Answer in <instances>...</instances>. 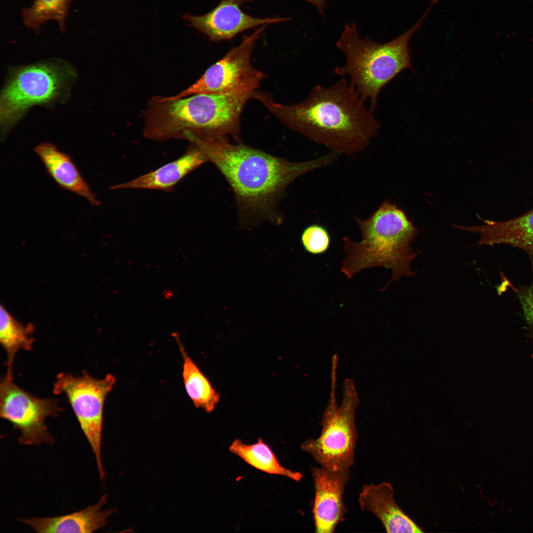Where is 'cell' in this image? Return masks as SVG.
Masks as SVG:
<instances>
[{"label":"cell","mask_w":533,"mask_h":533,"mask_svg":"<svg viewBox=\"0 0 533 533\" xmlns=\"http://www.w3.org/2000/svg\"><path fill=\"white\" fill-rule=\"evenodd\" d=\"M220 171L233 191L241 216L257 224L282 220L276 206L287 187L299 176L327 166L338 154L330 152L303 162H291L227 138L186 137Z\"/></svg>","instance_id":"cell-1"},{"label":"cell","mask_w":533,"mask_h":533,"mask_svg":"<svg viewBox=\"0 0 533 533\" xmlns=\"http://www.w3.org/2000/svg\"><path fill=\"white\" fill-rule=\"evenodd\" d=\"M253 98L292 130L338 154L363 150L381 126L343 77L329 87L315 86L300 103H278L268 93L257 91Z\"/></svg>","instance_id":"cell-2"},{"label":"cell","mask_w":533,"mask_h":533,"mask_svg":"<svg viewBox=\"0 0 533 533\" xmlns=\"http://www.w3.org/2000/svg\"><path fill=\"white\" fill-rule=\"evenodd\" d=\"M254 92L197 94L176 99L155 97L145 111L144 136L156 141L185 139L187 134L209 139L230 136L238 141L241 113Z\"/></svg>","instance_id":"cell-3"},{"label":"cell","mask_w":533,"mask_h":533,"mask_svg":"<svg viewBox=\"0 0 533 533\" xmlns=\"http://www.w3.org/2000/svg\"><path fill=\"white\" fill-rule=\"evenodd\" d=\"M353 218L359 227L361 240L359 242L344 237L343 242L345 257L341 271L350 279L367 268L384 267L392 271V277L382 291L401 277H412L413 261L419 255L411 247L418 230L404 212L388 200L367 219Z\"/></svg>","instance_id":"cell-4"},{"label":"cell","mask_w":533,"mask_h":533,"mask_svg":"<svg viewBox=\"0 0 533 533\" xmlns=\"http://www.w3.org/2000/svg\"><path fill=\"white\" fill-rule=\"evenodd\" d=\"M425 12L419 21L404 34L383 44L368 37L361 38L356 25H345L337 46L344 54L345 61L336 67L334 73L347 76L350 85L361 99L370 103V109L377 108L382 88L405 69L413 71L409 49V41L428 14Z\"/></svg>","instance_id":"cell-5"},{"label":"cell","mask_w":533,"mask_h":533,"mask_svg":"<svg viewBox=\"0 0 533 533\" xmlns=\"http://www.w3.org/2000/svg\"><path fill=\"white\" fill-rule=\"evenodd\" d=\"M76 76L70 65L55 60L11 70L0 94L1 139L32 106L66 97Z\"/></svg>","instance_id":"cell-6"},{"label":"cell","mask_w":533,"mask_h":533,"mask_svg":"<svg viewBox=\"0 0 533 533\" xmlns=\"http://www.w3.org/2000/svg\"><path fill=\"white\" fill-rule=\"evenodd\" d=\"M338 364V357L335 354L332 359L329 400L320 422L321 433L316 439H306L301 447L322 467L343 470L348 469L354 462L358 436L355 417L360 401L354 381L347 378L343 382V398L338 406L336 397Z\"/></svg>","instance_id":"cell-7"},{"label":"cell","mask_w":533,"mask_h":533,"mask_svg":"<svg viewBox=\"0 0 533 533\" xmlns=\"http://www.w3.org/2000/svg\"><path fill=\"white\" fill-rule=\"evenodd\" d=\"M115 381L111 374L100 379L83 371L79 376L59 373L53 386L55 394H63L67 398L92 449L101 480L106 476L101 457L104 406Z\"/></svg>","instance_id":"cell-8"},{"label":"cell","mask_w":533,"mask_h":533,"mask_svg":"<svg viewBox=\"0 0 533 533\" xmlns=\"http://www.w3.org/2000/svg\"><path fill=\"white\" fill-rule=\"evenodd\" d=\"M267 25L244 37L239 45L210 66L193 84L166 98L176 99L197 94L254 92L265 75L253 67L251 56L257 40Z\"/></svg>","instance_id":"cell-9"},{"label":"cell","mask_w":533,"mask_h":533,"mask_svg":"<svg viewBox=\"0 0 533 533\" xmlns=\"http://www.w3.org/2000/svg\"><path fill=\"white\" fill-rule=\"evenodd\" d=\"M64 411L54 399L36 397L18 386L13 377L5 375L0 384V416L19 430L20 444L39 446L55 440L45 424L47 417Z\"/></svg>","instance_id":"cell-10"},{"label":"cell","mask_w":533,"mask_h":533,"mask_svg":"<svg viewBox=\"0 0 533 533\" xmlns=\"http://www.w3.org/2000/svg\"><path fill=\"white\" fill-rule=\"evenodd\" d=\"M315 496L313 506L315 532L331 533L344 520L346 511L343 500L348 469L333 470L312 467Z\"/></svg>","instance_id":"cell-11"},{"label":"cell","mask_w":533,"mask_h":533,"mask_svg":"<svg viewBox=\"0 0 533 533\" xmlns=\"http://www.w3.org/2000/svg\"><path fill=\"white\" fill-rule=\"evenodd\" d=\"M247 0H220L215 8L205 15L186 14L184 17L212 41L230 39L246 30L285 21L284 18H258L246 14L240 5Z\"/></svg>","instance_id":"cell-12"},{"label":"cell","mask_w":533,"mask_h":533,"mask_svg":"<svg viewBox=\"0 0 533 533\" xmlns=\"http://www.w3.org/2000/svg\"><path fill=\"white\" fill-rule=\"evenodd\" d=\"M361 509L373 513L387 533H422L423 531L399 507L389 483L363 486L359 495Z\"/></svg>","instance_id":"cell-13"},{"label":"cell","mask_w":533,"mask_h":533,"mask_svg":"<svg viewBox=\"0 0 533 533\" xmlns=\"http://www.w3.org/2000/svg\"><path fill=\"white\" fill-rule=\"evenodd\" d=\"M107 502V495L105 494L95 504L71 514L17 520L37 533H92L106 526L109 517L117 511L115 508L102 510Z\"/></svg>","instance_id":"cell-14"},{"label":"cell","mask_w":533,"mask_h":533,"mask_svg":"<svg viewBox=\"0 0 533 533\" xmlns=\"http://www.w3.org/2000/svg\"><path fill=\"white\" fill-rule=\"evenodd\" d=\"M481 226L457 228L478 233L480 245L507 244L533 255V208L513 219L501 222L484 220Z\"/></svg>","instance_id":"cell-15"},{"label":"cell","mask_w":533,"mask_h":533,"mask_svg":"<svg viewBox=\"0 0 533 533\" xmlns=\"http://www.w3.org/2000/svg\"><path fill=\"white\" fill-rule=\"evenodd\" d=\"M208 161L192 145L178 158L129 181L112 186L111 190L147 189L170 192L186 176Z\"/></svg>","instance_id":"cell-16"},{"label":"cell","mask_w":533,"mask_h":533,"mask_svg":"<svg viewBox=\"0 0 533 533\" xmlns=\"http://www.w3.org/2000/svg\"><path fill=\"white\" fill-rule=\"evenodd\" d=\"M34 150L47 173L59 187L84 197L93 206L100 205L69 155L49 143L40 144Z\"/></svg>","instance_id":"cell-17"},{"label":"cell","mask_w":533,"mask_h":533,"mask_svg":"<svg viewBox=\"0 0 533 533\" xmlns=\"http://www.w3.org/2000/svg\"><path fill=\"white\" fill-rule=\"evenodd\" d=\"M229 451L248 464L270 474L286 477L300 481L301 473L291 470L281 465L270 447L260 438L257 443L247 444L236 439L229 447Z\"/></svg>","instance_id":"cell-18"},{"label":"cell","mask_w":533,"mask_h":533,"mask_svg":"<svg viewBox=\"0 0 533 533\" xmlns=\"http://www.w3.org/2000/svg\"><path fill=\"white\" fill-rule=\"evenodd\" d=\"M183 359L182 376L186 392L194 405L208 413L212 412L220 400V395L210 382L178 343Z\"/></svg>","instance_id":"cell-19"},{"label":"cell","mask_w":533,"mask_h":533,"mask_svg":"<svg viewBox=\"0 0 533 533\" xmlns=\"http://www.w3.org/2000/svg\"><path fill=\"white\" fill-rule=\"evenodd\" d=\"M0 309V342L7 357L6 376L13 377V364L16 353L20 349L30 351L33 348V329L31 326L20 324L2 306Z\"/></svg>","instance_id":"cell-20"},{"label":"cell","mask_w":533,"mask_h":533,"mask_svg":"<svg viewBox=\"0 0 533 533\" xmlns=\"http://www.w3.org/2000/svg\"><path fill=\"white\" fill-rule=\"evenodd\" d=\"M71 0H34L29 8H24L22 17L29 28L38 30L46 21H56L60 29H65V19Z\"/></svg>","instance_id":"cell-21"},{"label":"cell","mask_w":533,"mask_h":533,"mask_svg":"<svg viewBox=\"0 0 533 533\" xmlns=\"http://www.w3.org/2000/svg\"><path fill=\"white\" fill-rule=\"evenodd\" d=\"M301 244L304 250L313 255H319L326 253L331 245V236L327 229L318 224L307 226L303 230Z\"/></svg>","instance_id":"cell-22"},{"label":"cell","mask_w":533,"mask_h":533,"mask_svg":"<svg viewBox=\"0 0 533 533\" xmlns=\"http://www.w3.org/2000/svg\"><path fill=\"white\" fill-rule=\"evenodd\" d=\"M531 256L532 281L528 287H522L518 292L524 316L528 322L533 326V257Z\"/></svg>","instance_id":"cell-23"},{"label":"cell","mask_w":533,"mask_h":533,"mask_svg":"<svg viewBox=\"0 0 533 533\" xmlns=\"http://www.w3.org/2000/svg\"><path fill=\"white\" fill-rule=\"evenodd\" d=\"M308 1L315 5L318 8L319 11L321 12H323V8L325 3V0H307Z\"/></svg>","instance_id":"cell-24"}]
</instances>
